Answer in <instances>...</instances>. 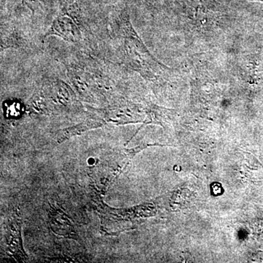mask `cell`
Listing matches in <instances>:
<instances>
[{"mask_svg": "<svg viewBox=\"0 0 263 263\" xmlns=\"http://www.w3.org/2000/svg\"><path fill=\"white\" fill-rule=\"evenodd\" d=\"M67 74L72 87L83 100L89 103L98 100L107 85L96 74L78 66H68Z\"/></svg>", "mask_w": 263, "mask_h": 263, "instance_id": "cell-2", "label": "cell"}, {"mask_svg": "<svg viewBox=\"0 0 263 263\" xmlns=\"http://www.w3.org/2000/svg\"><path fill=\"white\" fill-rule=\"evenodd\" d=\"M1 51L13 48L22 49L27 47V41L22 36V33L15 27L2 25Z\"/></svg>", "mask_w": 263, "mask_h": 263, "instance_id": "cell-4", "label": "cell"}, {"mask_svg": "<svg viewBox=\"0 0 263 263\" xmlns=\"http://www.w3.org/2000/svg\"><path fill=\"white\" fill-rule=\"evenodd\" d=\"M105 124V122L103 119H92V118L86 119V121L77 124V125L65 128V129L59 131L57 136V143H63L64 141L70 139L72 137L81 136L86 131L98 129V128L103 127Z\"/></svg>", "mask_w": 263, "mask_h": 263, "instance_id": "cell-3", "label": "cell"}, {"mask_svg": "<svg viewBox=\"0 0 263 263\" xmlns=\"http://www.w3.org/2000/svg\"><path fill=\"white\" fill-rule=\"evenodd\" d=\"M84 24L80 5L73 0H67L43 35V41L53 35L66 42L80 44L83 41V29L86 28Z\"/></svg>", "mask_w": 263, "mask_h": 263, "instance_id": "cell-1", "label": "cell"}, {"mask_svg": "<svg viewBox=\"0 0 263 263\" xmlns=\"http://www.w3.org/2000/svg\"><path fill=\"white\" fill-rule=\"evenodd\" d=\"M22 4L34 13L41 6V0H22Z\"/></svg>", "mask_w": 263, "mask_h": 263, "instance_id": "cell-6", "label": "cell"}, {"mask_svg": "<svg viewBox=\"0 0 263 263\" xmlns=\"http://www.w3.org/2000/svg\"><path fill=\"white\" fill-rule=\"evenodd\" d=\"M5 116L9 118L19 117L24 113V105L17 100H8L4 103Z\"/></svg>", "mask_w": 263, "mask_h": 263, "instance_id": "cell-5", "label": "cell"}]
</instances>
